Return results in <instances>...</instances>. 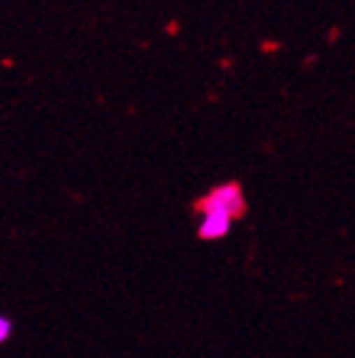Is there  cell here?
<instances>
[{
  "instance_id": "obj_1",
  "label": "cell",
  "mask_w": 355,
  "mask_h": 358,
  "mask_svg": "<svg viewBox=\"0 0 355 358\" xmlns=\"http://www.w3.org/2000/svg\"><path fill=\"white\" fill-rule=\"evenodd\" d=\"M196 212H224L231 219H239L246 212L244 189L236 182H224V185L209 189L196 201Z\"/></svg>"
},
{
  "instance_id": "obj_2",
  "label": "cell",
  "mask_w": 355,
  "mask_h": 358,
  "mask_svg": "<svg viewBox=\"0 0 355 358\" xmlns=\"http://www.w3.org/2000/svg\"><path fill=\"white\" fill-rule=\"evenodd\" d=\"M233 219L224 212H201V222H199V236L206 241L211 239H222L229 234Z\"/></svg>"
},
{
  "instance_id": "obj_3",
  "label": "cell",
  "mask_w": 355,
  "mask_h": 358,
  "mask_svg": "<svg viewBox=\"0 0 355 358\" xmlns=\"http://www.w3.org/2000/svg\"><path fill=\"white\" fill-rule=\"evenodd\" d=\"M10 334H13V321L8 319V316H3V313H0V346H3V343L10 338Z\"/></svg>"
}]
</instances>
